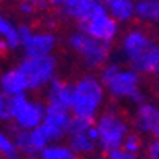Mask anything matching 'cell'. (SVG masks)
I'll use <instances>...</instances> for the list:
<instances>
[{
	"label": "cell",
	"instance_id": "cell-1",
	"mask_svg": "<svg viewBox=\"0 0 159 159\" xmlns=\"http://www.w3.org/2000/svg\"><path fill=\"white\" fill-rule=\"evenodd\" d=\"M119 54L142 76H159V42L145 29H127L119 40Z\"/></svg>",
	"mask_w": 159,
	"mask_h": 159
},
{
	"label": "cell",
	"instance_id": "cell-2",
	"mask_svg": "<svg viewBox=\"0 0 159 159\" xmlns=\"http://www.w3.org/2000/svg\"><path fill=\"white\" fill-rule=\"evenodd\" d=\"M99 78L107 91V96L116 102L139 105L147 100V94L142 88V75L129 65H123L118 61H108L99 69Z\"/></svg>",
	"mask_w": 159,
	"mask_h": 159
},
{
	"label": "cell",
	"instance_id": "cell-3",
	"mask_svg": "<svg viewBox=\"0 0 159 159\" xmlns=\"http://www.w3.org/2000/svg\"><path fill=\"white\" fill-rule=\"evenodd\" d=\"M105 100H107V91H105L99 75L86 73L72 84L70 113L73 116L94 121L96 116L103 110Z\"/></svg>",
	"mask_w": 159,
	"mask_h": 159
},
{
	"label": "cell",
	"instance_id": "cell-4",
	"mask_svg": "<svg viewBox=\"0 0 159 159\" xmlns=\"http://www.w3.org/2000/svg\"><path fill=\"white\" fill-rule=\"evenodd\" d=\"M94 127L97 130V145L103 153L123 147L126 135L132 130L129 119L115 105H108L96 116Z\"/></svg>",
	"mask_w": 159,
	"mask_h": 159
},
{
	"label": "cell",
	"instance_id": "cell-5",
	"mask_svg": "<svg viewBox=\"0 0 159 159\" xmlns=\"http://www.w3.org/2000/svg\"><path fill=\"white\" fill-rule=\"evenodd\" d=\"M67 46L89 70H99L110 61L111 45H105L81 30H75L67 37Z\"/></svg>",
	"mask_w": 159,
	"mask_h": 159
},
{
	"label": "cell",
	"instance_id": "cell-6",
	"mask_svg": "<svg viewBox=\"0 0 159 159\" xmlns=\"http://www.w3.org/2000/svg\"><path fill=\"white\" fill-rule=\"evenodd\" d=\"M19 70L22 72L29 91L45 89L57 73V59L54 54L45 56H24L19 64Z\"/></svg>",
	"mask_w": 159,
	"mask_h": 159
},
{
	"label": "cell",
	"instance_id": "cell-7",
	"mask_svg": "<svg viewBox=\"0 0 159 159\" xmlns=\"http://www.w3.org/2000/svg\"><path fill=\"white\" fill-rule=\"evenodd\" d=\"M119 25L121 24L110 16L107 7L102 5L91 18L78 24V30L84 32L86 35L99 40L105 45H113L115 40L119 37Z\"/></svg>",
	"mask_w": 159,
	"mask_h": 159
},
{
	"label": "cell",
	"instance_id": "cell-8",
	"mask_svg": "<svg viewBox=\"0 0 159 159\" xmlns=\"http://www.w3.org/2000/svg\"><path fill=\"white\" fill-rule=\"evenodd\" d=\"M46 103L21 94L15 97V110H13V126L18 129L32 130L43 123Z\"/></svg>",
	"mask_w": 159,
	"mask_h": 159
},
{
	"label": "cell",
	"instance_id": "cell-9",
	"mask_svg": "<svg viewBox=\"0 0 159 159\" xmlns=\"http://www.w3.org/2000/svg\"><path fill=\"white\" fill-rule=\"evenodd\" d=\"M130 124L139 134L159 139V105L150 100L135 105Z\"/></svg>",
	"mask_w": 159,
	"mask_h": 159
},
{
	"label": "cell",
	"instance_id": "cell-10",
	"mask_svg": "<svg viewBox=\"0 0 159 159\" xmlns=\"http://www.w3.org/2000/svg\"><path fill=\"white\" fill-rule=\"evenodd\" d=\"M57 45V37L52 30H30L27 37L21 40L24 56H45L52 54Z\"/></svg>",
	"mask_w": 159,
	"mask_h": 159
},
{
	"label": "cell",
	"instance_id": "cell-11",
	"mask_svg": "<svg viewBox=\"0 0 159 159\" xmlns=\"http://www.w3.org/2000/svg\"><path fill=\"white\" fill-rule=\"evenodd\" d=\"M103 3L99 0H64L61 8L62 18H67L75 22H83L91 18Z\"/></svg>",
	"mask_w": 159,
	"mask_h": 159
},
{
	"label": "cell",
	"instance_id": "cell-12",
	"mask_svg": "<svg viewBox=\"0 0 159 159\" xmlns=\"http://www.w3.org/2000/svg\"><path fill=\"white\" fill-rule=\"evenodd\" d=\"M46 89V105L70 110L72 105V84L59 78H54L45 88Z\"/></svg>",
	"mask_w": 159,
	"mask_h": 159
},
{
	"label": "cell",
	"instance_id": "cell-13",
	"mask_svg": "<svg viewBox=\"0 0 159 159\" xmlns=\"http://www.w3.org/2000/svg\"><path fill=\"white\" fill-rule=\"evenodd\" d=\"M0 91L11 97L27 94L29 92L27 81H25V78L18 65L16 67H10L0 73Z\"/></svg>",
	"mask_w": 159,
	"mask_h": 159
},
{
	"label": "cell",
	"instance_id": "cell-14",
	"mask_svg": "<svg viewBox=\"0 0 159 159\" xmlns=\"http://www.w3.org/2000/svg\"><path fill=\"white\" fill-rule=\"evenodd\" d=\"M103 5L119 24H129L135 19V0H107Z\"/></svg>",
	"mask_w": 159,
	"mask_h": 159
},
{
	"label": "cell",
	"instance_id": "cell-15",
	"mask_svg": "<svg viewBox=\"0 0 159 159\" xmlns=\"http://www.w3.org/2000/svg\"><path fill=\"white\" fill-rule=\"evenodd\" d=\"M135 19L143 24L159 25V0H135Z\"/></svg>",
	"mask_w": 159,
	"mask_h": 159
},
{
	"label": "cell",
	"instance_id": "cell-16",
	"mask_svg": "<svg viewBox=\"0 0 159 159\" xmlns=\"http://www.w3.org/2000/svg\"><path fill=\"white\" fill-rule=\"evenodd\" d=\"M69 137V147L81 157V156H92L96 153V150L99 148L97 140H94L91 137L89 130L88 132H81V134H73V135H67Z\"/></svg>",
	"mask_w": 159,
	"mask_h": 159
},
{
	"label": "cell",
	"instance_id": "cell-17",
	"mask_svg": "<svg viewBox=\"0 0 159 159\" xmlns=\"http://www.w3.org/2000/svg\"><path fill=\"white\" fill-rule=\"evenodd\" d=\"M70 118H72L70 110H64V108H59V107L46 105L43 123L57 129V130H61V132H64V134L67 135V126H69Z\"/></svg>",
	"mask_w": 159,
	"mask_h": 159
},
{
	"label": "cell",
	"instance_id": "cell-18",
	"mask_svg": "<svg viewBox=\"0 0 159 159\" xmlns=\"http://www.w3.org/2000/svg\"><path fill=\"white\" fill-rule=\"evenodd\" d=\"M40 159H80V156L69 147V143L52 142L40 151Z\"/></svg>",
	"mask_w": 159,
	"mask_h": 159
},
{
	"label": "cell",
	"instance_id": "cell-19",
	"mask_svg": "<svg viewBox=\"0 0 159 159\" xmlns=\"http://www.w3.org/2000/svg\"><path fill=\"white\" fill-rule=\"evenodd\" d=\"M0 38L7 40V43H8L11 51H16L18 48H21L18 25H15L5 15H2V13H0Z\"/></svg>",
	"mask_w": 159,
	"mask_h": 159
},
{
	"label": "cell",
	"instance_id": "cell-20",
	"mask_svg": "<svg viewBox=\"0 0 159 159\" xmlns=\"http://www.w3.org/2000/svg\"><path fill=\"white\" fill-rule=\"evenodd\" d=\"M0 159H22L15 139L8 129L0 127Z\"/></svg>",
	"mask_w": 159,
	"mask_h": 159
},
{
	"label": "cell",
	"instance_id": "cell-21",
	"mask_svg": "<svg viewBox=\"0 0 159 159\" xmlns=\"http://www.w3.org/2000/svg\"><path fill=\"white\" fill-rule=\"evenodd\" d=\"M13 110H15V97L0 91V124L13 123Z\"/></svg>",
	"mask_w": 159,
	"mask_h": 159
},
{
	"label": "cell",
	"instance_id": "cell-22",
	"mask_svg": "<svg viewBox=\"0 0 159 159\" xmlns=\"http://www.w3.org/2000/svg\"><path fill=\"white\" fill-rule=\"evenodd\" d=\"M123 148L127 150L129 153H134V154H140L143 153L145 150V140H143V135L139 134L137 130H130L129 134L126 135L124 142H123Z\"/></svg>",
	"mask_w": 159,
	"mask_h": 159
},
{
	"label": "cell",
	"instance_id": "cell-23",
	"mask_svg": "<svg viewBox=\"0 0 159 159\" xmlns=\"http://www.w3.org/2000/svg\"><path fill=\"white\" fill-rule=\"evenodd\" d=\"M94 121L91 119H86V118H80V116H73L70 118L69 121V126H67V135H73V134H81V132H88Z\"/></svg>",
	"mask_w": 159,
	"mask_h": 159
},
{
	"label": "cell",
	"instance_id": "cell-24",
	"mask_svg": "<svg viewBox=\"0 0 159 159\" xmlns=\"http://www.w3.org/2000/svg\"><path fill=\"white\" fill-rule=\"evenodd\" d=\"M145 159H159V139L151 137L145 143Z\"/></svg>",
	"mask_w": 159,
	"mask_h": 159
},
{
	"label": "cell",
	"instance_id": "cell-25",
	"mask_svg": "<svg viewBox=\"0 0 159 159\" xmlns=\"http://www.w3.org/2000/svg\"><path fill=\"white\" fill-rule=\"evenodd\" d=\"M107 154L110 156V159H139L137 154L129 153V151L124 150L123 147H119V148H116V150H113V151H110V153H107Z\"/></svg>",
	"mask_w": 159,
	"mask_h": 159
},
{
	"label": "cell",
	"instance_id": "cell-26",
	"mask_svg": "<svg viewBox=\"0 0 159 159\" xmlns=\"http://www.w3.org/2000/svg\"><path fill=\"white\" fill-rule=\"evenodd\" d=\"M35 10H37V7L34 3H30V2H21L19 3V11L25 16H32L35 13Z\"/></svg>",
	"mask_w": 159,
	"mask_h": 159
},
{
	"label": "cell",
	"instance_id": "cell-27",
	"mask_svg": "<svg viewBox=\"0 0 159 159\" xmlns=\"http://www.w3.org/2000/svg\"><path fill=\"white\" fill-rule=\"evenodd\" d=\"M8 52H11V49H10V46L7 43V40L0 38V56H5V54H8Z\"/></svg>",
	"mask_w": 159,
	"mask_h": 159
},
{
	"label": "cell",
	"instance_id": "cell-28",
	"mask_svg": "<svg viewBox=\"0 0 159 159\" xmlns=\"http://www.w3.org/2000/svg\"><path fill=\"white\" fill-rule=\"evenodd\" d=\"M91 159H110V156L107 153H100V154H92Z\"/></svg>",
	"mask_w": 159,
	"mask_h": 159
},
{
	"label": "cell",
	"instance_id": "cell-29",
	"mask_svg": "<svg viewBox=\"0 0 159 159\" xmlns=\"http://www.w3.org/2000/svg\"><path fill=\"white\" fill-rule=\"evenodd\" d=\"M64 0H46V3H49L51 7H61Z\"/></svg>",
	"mask_w": 159,
	"mask_h": 159
},
{
	"label": "cell",
	"instance_id": "cell-30",
	"mask_svg": "<svg viewBox=\"0 0 159 159\" xmlns=\"http://www.w3.org/2000/svg\"><path fill=\"white\" fill-rule=\"evenodd\" d=\"M22 159H40L38 156H22Z\"/></svg>",
	"mask_w": 159,
	"mask_h": 159
},
{
	"label": "cell",
	"instance_id": "cell-31",
	"mask_svg": "<svg viewBox=\"0 0 159 159\" xmlns=\"http://www.w3.org/2000/svg\"><path fill=\"white\" fill-rule=\"evenodd\" d=\"M99 2H102V3H105V2H107V0H99Z\"/></svg>",
	"mask_w": 159,
	"mask_h": 159
},
{
	"label": "cell",
	"instance_id": "cell-32",
	"mask_svg": "<svg viewBox=\"0 0 159 159\" xmlns=\"http://www.w3.org/2000/svg\"><path fill=\"white\" fill-rule=\"evenodd\" d=\"M157 78H159V76H157Z\"/></svg>",
	"mask_w": 159,
	"mask_h": 159
}]
</instances>
